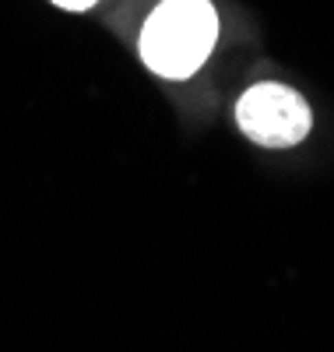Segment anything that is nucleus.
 <instances>
[{
	"mask_svg": "<svg viewBox=\"0 0 334 352\" xmlns=\"http://www.w3.org/2000/svg\"><path fill=\"white\" fill-rule=\"evenodd\" d=\"M219 36V18L208 0H162L141 28V60L159 78H190Z\"/></svg>",
	"mask_w": 334,
	"mask_h": 352,
	"instance_id": "obj_1",
	"label": "nucleus"
},
{
	"mask_svg": "<svg viewBox=\"0 0 334 352\" xmlns=\"http://www.w3.org/2000/svg\"><path fill=\"white\" fill-rule=\"evenodd\" d=\"M236 120L250 141L267 148H289L310 134V106L285 85H257L236 106Z\"/></svg>",
	"mask_w": 334,
	"mask_h": 352,
	"instance_id": "obj_2",
	"label": "nucleus"
},
{
	"mask_svg": "<svg viewBox=\"0 0 334 352\" xmlns=\"http://www.w3.org/2000/svg\"><path fill=\"white\" fill-rule=\"evenodd\" d=\"M56 8H64V11H88L96 4V0H53Z\"/></svg>",
	"mask_w": 334,
	"mask_h": 352,
	"instance_id": "obj_3",
	"label": "nucleus"
}]
</instances>
